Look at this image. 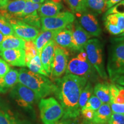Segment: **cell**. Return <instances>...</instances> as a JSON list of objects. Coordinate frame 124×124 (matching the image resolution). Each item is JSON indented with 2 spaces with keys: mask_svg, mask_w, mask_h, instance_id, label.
<instances>
[{
  "mask_svg": "<svg viewBox=\"0 0 124 124\" xmlns=\"http://www.w3.org/2000/svg\"><path fill=\"white\" fill-rule=\"evenodd\" d=\"M54 94L64 111L62 118L76 119L80 114L79 100L82 90L88 80L86 78L71 74L62 78L55 79Z\"/></svg>",
  "mask_w": 124,
  "mask_h": 124,
  "instance_id": "obj_1",
  "label": "cell"
},
{
  "mask_svg": "<svg viewBox=\"0 0 124 124\" xmlns=\"http://www.w3.org/2000/svg\"><path fill=\"white\" fill-rule=\"evenodd\" d=\"M18 82L33 91L38 100L54 93L56 88L55 83L46 77L26 69L18 71Z\"/></svg>",
  "mask_w": 124,
  "mask_h": 124,
  "instance_id": "obj_2",
  "label": "cell"
},
{
  "mask_svg": "<svg viewBox=\"0 0 124 124\" xmlns=\"http://www.w3.org/2000/svg\"><path fill=\"white\" fill-rule=\"evenodd\" d=\"M107 71L111 80L124 75V37L111 40L108 49Z\"/></svg>",
  "mask_w": 124,
  "mask_h": 124,
  "instance_id": "obj_3",
  "label": "cell"
},
{
  "mask_svg": "<svg viewBox=\"0 0 124 124\" xmlns=\"http://www.w3.org/2000/svg\"><path fill=\"white\" fill-rule=\"evenodd\" d=\"M71 74L86 78L89 82H96L99 75L91 66L85 50L80 51L76 57L72 58L68 63L66 74Z\"/></svg>",
  "mask_w": 124,
  "mask_h": 124,
  "instance_id": "obj_4",
  "label": "cell"
},
{
  "mask_svg": "<svg viewBox=\"0 0 124 124\" xmlns=\"http://www.w3.org/2000/svg\"><path fill=\"white\" fill-rule=\"evenodd\" d=\"M87 59L98 75L103 80H107L108 76L105 67L103 45L98 39L87 41L84 48Z\"/></svg>",
  "mask_w": 124,
  "mask_h": 124,
  "instance_id": "obj_5",
  "label": "cell"
},
{
  "mask_svg": "<svg viewBox=\"0 0 124 124\" xmlns=\"http://www.w3.org/2000/svg\"><path fill=\"white\" fill-rule=\"evenodd\" d=\"M39 108L40 117L44 124H55L63 117L64 114L60 103L54 97L41 99Z\"/></svg>",
  "mask_w": 124,
  "mask_h": 124,
  "instance_id": "obj_6",
  "label": "cell"
},
{
  "mask_svg": "<svg viewBox=\"0 0 124 124\" xmlns=\"http://www.w3.org/2000/svg\"><path fill=\"white\" fill-rule=\"evenodd\" d=\"M75 20V17L74 13L69 11L60 12L53 17H40L41 30L56 31L63 29L73 23Z\"/></svg>",
  "mask_w": 124,
  "mask_h": 124,
  "instance_id": "obj_7",
  "label": "cell"
},
{
  "mask_svg": "<svg viewBox=\"0 0 124 124\" xmlns=\"http://www.w3.org/2000/svg\"><path fill=\"white\" fill-rule=\"evenodd\" d=\"M10 97L20 106L31 108L38 99L35 93L19 82L10 91Z\"/></svg>",
  "mask_w": 124,
  "mask_h": 124,
  "instance_id": "obj_8",
  "label": "cell"
},
{
  "mask_svg": "<svg viewBox=\"0 0 124 124\" xmlns=\"http://www.w3.org/2000/svg\"><path fill=\"white\" fill-rule=\"evenodd\" d=\"M70 56L69 52L66 48L55 44L53 62L51 65L52 77L60 78L66 72Z\"/></svg>",
  "mask_w": 124,
  "mask_h": 124,
  "instance_id": "obj_9",
  "label": "cell"
},
{
  "mask_svg": "<svg viewBox=\"0 0 124 124\" xmlns=\"http://www.w3.org/2000/svg\"><path fill=\"white\" fill-rule=\"evenodd\" d=\"M9 23L13 28L15 35L25 41H33L40 33L39 29L31 26L21 20L10 19Z\"/></svg>",
  "mask_w": 124,
  "mask_h": 124,
  "instance_id": "obj_10",
  "label": "cell"
},
{
  "mask_svg": "<svg viewBox=\"0 0 124 124\" xmlns=\"http://www.w3.org/2000/svg\"><path fill=\"white\" fill-rule=\"evenodd\" d=\"M77 15L79 24L91 36H100L102 29L94 14L86 11Z\"/></svg>",
  "mask_w": 124,
  "mask_h": 124,
  "instance_id": "obj_11",
  "label": "cell"
},
{
  "mask_svg": "<svg viewBox=\"0 0 124 124\" xmlns=\"http://www.w3.org/2000/svg\"><path fill=\"white\" fill-rule=\"evenodd\" d=\"M70 24L64 28L59 29L54 37L53 40L55 44L66 49L74 51V46L72 38L74 25Z\"/></svg>",
  "mask_w": 124,
  "mask_h": 124,
  "instance_id": "obj_12",
  "label": "cell"
},
{
  "mask_svg": "<svg viewBox=\"0 0 124 124\" xmlns=\"http://www.w3.org/2000/svg\"><path fill=\"white\" fill-rule=\"evenodd\" d=\"M0 56L12 66L21 67L26 66L24 49H6L0 52Z\"/></svg>",
  "mask_w": 124,
  "mask_h": 124,
  "instance_id": "obj_13",
  "label": "cell"
},
{
  "mask_svg": "<svg viewBox=\"0 0 124 124\" xmlns=\"http://www.w3.org/2000/svg\"><path fill=\"white\" fill-rule=\"evenodd\" d=\"M75 24L72 31V38L74 46V51H83L88 40L90 38L89 35L79 24L78 20H75Z\"/></svg>",
  "mask_w": 124,
  "mask_h": 124,
  "instance_id": "obj_14",
  "label": "cell"
},
{
  "mask_svg": "<svg viewBox=\"0 0 124 124\" xmlns=\"http://www.w3.org/2000/svg\"><path fill=\"white\" fill-rule=\"evenodd\" d=\"M27 0H9L7 6L0 13L8 20L18 19L24 10Z\"/></svg>",
  "mask_w": 124,
  "mask_h": 124,
  "instance_id": "obj_15",
  "label": "cell"
},
{
  "mask_svg": "<svg viewBox=\"0 0 124 124\" xmlns=\"http://www.w3.org/2000/svg\"><path fill=\"white\" fill-rule=\"evenodd\" d=\"M55 43L51 40L45 46L40 52V60L43 69L49 77L51 76V65L53 62Z\"/></svg>",
  "mask_w": 124,
  "mask_h": 124,
  "instance_id": "obj_16",
  "label": "cell"
},
{
  "mask_svg": "<svg viewBox=\"0 0 124 124\" xmlns=\"http://www.w3.org/2000/svg\"><path fill=\"white\" fill-rule=\"evenodd\" d=\"M18 83V71L10 69L4 77L0 78V93L4 94L12 90Z\"/></svg>",
  "mask_w": 124,
  "mask_h": 124,
  "instance_id": "obj_17",
  "label": "cell"
},
{
  "mask_svg": "<svg viewBox=\"0 0 124 124\" xmlns=\"http://www.w3.org/2000/svg\"><path fill=\"white\" fill-rule=\"evenodd\" d=\"M62 8V3H56L51 0H46L41 4L38 12L40 17H53L59 13Z\"/></svg>",
  "mask_w": 124,
  "mask_h": 124,
  "instance_id": "obj_18",
  "label": "cell"
},
{
  "mask_svg": "<svg viewBox=\"0 0 124 124\" xmlns=\"http://www.w3.org/2000/svg\"><path fill=\"white\" fill-rule=\"evenodd\" d=\"M25 41L15 35L4 36L2 43L0 44V52L6 49H24Z\"/></svg>",
  "mask_w": 124,
  "mask_h": 124,
  "instance_id": "obj_19",
  "label": "cell"
},
{
  "mask_svg": "<svg viewBox=\"0 0 124 124\" xmlns=\"http://www.w3.org/2000/svg\"><path fill=\"white\" fill-rule=\"evenodd\" d=\"M111 114L112 112L109 103H102L100 108L95 111L92 122L97 124H107Z\"/></svg>",
  "mask_w": 124,
  "mask_h": 124,
  "instance_id": "obj_20",
  "label": "cell"
},
{
  "mask_svg": "<svg viewBox=\"0 0 124 124\" xmlns=\"http://www.w3.org/2000/svg\"><path fill=\"white\" fill-rule=\"evenodd\" d=\"M94 94L103 103H110V84L108 83H97L94 87Z\"/></svg>",
  "mask_w": 124,
  "mask_h": 124,
  "instance_id": "obj_21",
  "label": "cell"
},
{
  "mask_svg": "<svg viewBox=\"0 0 124 124\" xmlns=\"http://www.w3.org/2000/svg\"><path fill=\"white\" fill-rule=\"evenodd\" d=\"M58 31V30L46 31H43L39 34L37 38L33 41L39 53L40 54L43 47L48 43H49L51 40H53Z\"/></svg>",
  "mask_w": 124,
  "mask_h": 124,
  "instance_id": "obj_22",
  "label": "cell"
},
{
  "mask_svg": "<svg viewBox=\"0 0 124 124\" xmlns=\"http://www.w3.org/2000/svg\"><path fill=\"white\" fill-rule=\"evenodd\" d=\"M84 6L86 11L96 15L108 10L106 2L104 0H84Z\"/></svg>",
  "mask_w": 124,
  "mask_h": 124,
  "instance_id": "obj_23",
  "label": "cell"
},
{
  "mask_svg": "<svg viewBox=\"0 0 124 124\" xmlns=\"http://www.w3.org/2000/svg\"><path fill=\"white\" fill-rule=\"evenodd\" d=\"M29 70L36 74H41L45 77H49L47 73L43 69L40 60V54L39 53L35 56L33 59H32L28 63L26 64Z\"/></svg>",
  "mask_w": 124,
  "mask_h": 124,
  "instance_id": "obj_24",
  "label": "cell"
},
{
  "mask_svg": "<svg viewBox=\"0 0 124 124\" xmlns=\"http://www.w3.org/2000/svg\"><path fill=\"white\" fill-rule=\"evenodd\" d=\"M93 93H94V88H93L92 83L88 81L87 82L86 86L82 90L80 93L79 100V107L80 110L86 105V102L93 94Z\"/></svg>",
  "mask_w": 124,
  "mask_h": 124,
  "instance_id": "obj_25",
  "label": "cell"
},
{
  "mask_svg": "<svg viewBox=\"0 0 124 124\" xmlns=\"http://www.w3.org/2000/svg\"><path fill=\"white\" fill-rule=\"evenodd\" d=\"M103 20H106L117 25L121 29L122 36L124 37V16L119 13H113L103 17Z\"/></svg>",
  "mask_w": 124,
  "mask_h": 124,
  "instance_id": "obj_26",
  "label": "cell"
},
{
  "mask_svg": "<svg viewBox=\"0 0 124 124\" xmlns=\"http://www.w3.org/2000/svg\"><path fill=\"white\" fill-rule=\"evenodd\" d=\"M0 32L4 36L15 35L14 31L9 20L0 13Z\"/></svg>",
  "mask_w": 124,
  "mask_h": 124,
  "instance_id": "obj_27",
  "label": "cell"
},
{
  "mask_svg": "<svg viewBox=\"0 0 124 124\" xmlns=\"http://www.w3.org/2000/svg\"><path fill=\"white\" fill-rule=\"evenodd\" d=\"M24 50L25 52L26 64L33 59L38 54V50L33 41H25L24 46Z\"/></svg>",
  "mask_w": 124,
  "mask_h": 124,
  "instance_id": "obj_28",
  "label": "cell"
},
{
  "mask_svg": "<svg viewBox=\"0 0 124 124\" xmlns=\"http://www.w3.org/2000/svg\"><path fill=\"white\" fill-rule=\"evenodd\" d=\"M40 6H41V4L35 3L32 2L30 0H27L24 10H23L22 13L20 15V17L17 20H19L20 18L26 16L27 15L37 13L38 12L39 9L40 8Z\"/></svg>",
  "mask_w": 124,
  "mask_h": 124,
  "instance_id": "obj_29",
  "label": "cell"
},
{
  "mask_svg": "<svg viewBox=\"0 0 124 124\" xmlns=\"http://www.w3.org/2000/svg\"><path fill=\"white\" fill-rule=\"evenodd\" d=\"M20 20L24 21V23L30 25L31 26L36 28L38 29H41V22H40V17L39 15L38 12L35 13L31 14L23 17L20 18Z\"/></svg>",
  "mask_w": 124,
  "mask_h": 124,
  "instance_id": "obj_30",
  "label": "cell"
},
{
  "mask_svg": "<svg viewBox=\"0 0 124 124\" xmlns=\"http://www.w3.org/2000/svg\"><path fill=\"white\" fill-rule=\"evenodd\" d=\"M68 5L74 13L79 14L86 12L84 0H68Z\"/></svg>",
  "mask_w": 124,
  "mask_h": 124,
  "instance_id": "obj_31",
  "label": "cell"
},
{
  "mask_svg": "<svg viewBox=\"0 0 124 124\" xmlns=\"http://www.w3.org/2000/svg\"><path fill=\"white\" fill-rule=\"evenodd\" d=\"M102 102L99 100L98 97L93 94L91 96L88 101L86 102V105L82 108H89V109L93 110L94 111H96L100 108V107L102 105Z\"/></svg>",
  "mask_w": 124,
  "mask_h": 124,
  "instance_id": "obj_32",
  "label": "cell"
},
{
  "mask_svg": "<svg viewBox=\"0 0 124 124\" xmlns=\"http://www.w3.org/2000/svg\"><path fill=\"white\" fill-rule=\"evenodd\" d=\"M113 13H119L124 16V0L118 4H116V5L111 7V8L108 9L103 17Z\"/></svg>",
  "mask_w": 124,
  "mask_h": 124,
  "instance_id": "obj_33",
  "label": "cell"
},
{
  "mask_svg": "<svg viewBox=\"0 0 124 124\" xmlns=\"http://www.w3.org/2000/svg\"><path fill=\"white\" fill-rule=\"evenodd\" d=\"M15 118L0 106V124H11Z\"/></svg>",
  "mask_w": 124,
  "mask_h": 124,
  "instance_id": "obj_34",
  "label": "cell"
},
{
  "mask_svg": "<svg viewBox=\"0 0 124 124\" xmlns=\"http://www.w3.org/2000/svg\"><path fill=\"white\" fill-rule=\"evenodd\" d=\"M108 124H124V115L117 113H112Z\"/></svg>",
  "mask_w": 124,
  "mask_h": 124,
  "instance_id": "obj_35",
  "label": "cell"
},
{
  "mask_svg": "<svg viewBox=\"0 0 124 124\" xmlns=\"http://www.w3.org/2000/svg\"><path fill=\"white\" fill-rule=\"evenodd\" d=\"M110 106L112 113H117L124 115V103H110Z\"/></svg>",
  "mask_w": 124,
  "mask_h": 124,
  "instance_id": "obj_36",
  "label": "cell"
},
{
  "mask_svg": "<svg viewBox=\"0 0 124 124\" xmlns=\"http://www.w3.org/2000/svg\"><path fill=\"white\" fill-rule=\"evenodd\" d=\"M11 68L4 59L0 58V78L4 77L10 71Z\"/></svg>",
  "mask_w": 124,
  "mask_h": 124,
  "instance_id": "obj_37",
  "label": "cell"
},
{
  "mask_svg": "<svg viewBox=\"0 0 124 124\" xmlns=\"http://www.w3.org/2000/svg\"><path fill=\"white\" fill-rule=\"evenodd\" d=\"M80 113L84 118V120L92 121L94 117L95 111L89 108H82Z\"/></svg>",
  "mask_w": 124,
  "mask_h": 124,
  "instance_id": "obj_38",
  "label": "cell"
},
{
  "mask_svg": "<svg viewBox=\"0 0 124 124\" xmlns=\"http://www.w3.org/2000/svg\"><path fill=\"white\" fill-rule=\"evenodd\" d=\"M116 85H117L119 89V93L113 102H111V103H124V87L117 84Z\"/></svg>",
  "mask_w": 124,
  "mask_h": 124,
  "instance_id": "obj_39",
  "label": "cell"
},
{
  "mask_svg": "<svg viewBox=\"0 0 124 124\" xmlns=\"http://www.w3.org/2000/svg\"><path fill=\"white\" fill-rule=\"evenodd\" d=\"M119 93V89L115 83L110 85V103L113 102Z\"/></svg>",
  "mask_w": 124,
  "mask_h": 124,
  "instance_id": "obj_40",
  "label": "cell"
},
{
  "mask_svg": "<svg viewBox=\"0 0 124 124\" xmlns=\"http://www.w3.org/2000/svg\"><path fill=\"white\" fill-rule=\"evenodd\" d=\"M111 82L113 83H115V84L119 85L120 86L124 87V75L114 78V79L111 80Z\"/></svg>",
  "mask_w": 124,
  "mask_h": 124,
  "instance_id": "obj_41",
  "label": "cell"
},
{
  "mask_svg": "<svg viewBox=\"0 0 124 124\" xmlns=\"http://www.w3.org/2000/svg\"><path fill=\"white\" fill-rule=\"evenodd\" d=\"M62 120L58 121L55 124H75V122L74 121L75 119L70 118H62Z\"/></svg>",
  "mask_w": 124,
  "mask_h": 124,
  "instance_id": "obj_42",
  "label": "cell"
},
{
  "mask_svg": "<svg viewBox=\"0 0 124 124\" xmlns=\"http://www.w3.org/2000/svg\"><path fill=\"white\" fill-rule=\"evenodd\" d=\"M122 1H123V0H108L106 2L108 9L111 8V7H114V5H116V4L121 2Z\"/></svg>",
  "mask_w": 124,
  "mask_h": 124,
  "instance_id": "obj_43",
  "label": "cell"
},
{
  "mask_svg": "<svg viewBox=\"0 0 124 124\" xmlns=\"http://www.w3.org/2000/svg\"><path fill=\"white\" fill-rule=\"evenodd\" d=\"M11 124H34L30 121L27 120H18V119H14L13 122Z\"/></svg>",
  "mask_w": 124,
  "mask_h": 124,
  "instance_id": "obj_44",
  "label": "cell"
},
{
  "mask_svg": "<svg viewBox=\"0 0 124 124\" xmlns=\"http://www.w3.org/2000/svg\"><path fill=\"white\" fill-rule=\"evenodd\" d=\"M9 0H0V10H2L7 6Z\"/></svg>",
  "mask_w": 124,
  "mask_h": 124,
  "instance_id": "obj_45",
  "label": "cell"
},
{
  "mask_svg": "<svg viewBox=\"0 0 124 124\" xmlns=\"http://www.w3.org/2000/svg\"><path fill=\"white\" fill-rule=\"evenodd\" d=\"M80 124H97L94 123V122H93L92 121H87L83 119V120L82 121V122L80 123Z\"/></svg>",
  "mask_w": 124,
  "mask_h": 124,
  "instance_id": "obj_46",
  "label": "cell"
},
{
  "mask_svg": "<svg viewBox=\"0 0 124 124\" xmlns=\"http://www.w3.org/2000/svg\"><path fill=\"white\" fill-rule=\"evenodd\" d=\"M32 2L35 3H38V4H43L45 0H30Z\"/></svg>",
  "mask_w": 124,
  "mask_h": 124,
  "instance_id": "obj_47",
  "label": "cell"
},
{
  "mask_svg": "<svg viewBox=\"0 0 124 124\" xmlns=\"http://www.w3.org/2000/svg\"><path fill=\"white\" fill-rule=\"evenodd\" d=\"M4 36L2 35V33H1V32H0V44L2 43V41H3V39H4Z\"/></svg>",
  "mask_w": 124,
  "mask_h": 124,
  "instance_id": "obj_48",
  "label": "cell"
},
{
  "mask_svg": "<svg viewBox=\"0 0 124 124\" xmlns=\"http://www.w3.org/2000/svg\"><path fill=\"white\" fill-rule=\"evenodd\" d=\"M51 1L56 3H62V0H51Z\"/></svg>",
  "mask_w": 124,
  "mask_h": 124,
  "instance_id": "obj_49",
  "label": "cell"
},
{
  "mask_svg": "<svg viewBox=\"0 0 124 124\" xmlns=\"http://www.w3.org/2000/svg\"><path fill=\"white\" fill-rule=\"evenodd\" d=\"M63 1H64V3H66L67 5H68V0H63Z\"/></svg>",
  "mask_w": 124,
  "mask_h": 124,
  "instance_id": "obj_50",
  "label": "cell"
},
{
  "mask_svg": "<svg viewBox=\"0 0 124 124\" xmlns=\"http://www.w3.org/2000/svg\"><path fill=\"white\" fill-rule=\"evenodd\" d=\"M104 1H106V2H107V1H108V0H104Z\"/></svg>",
  "mask_w": 124,
  "mask_h": 124,
  "instance_id": "obj_51",
  "label": "cell"
}]
</instances>
